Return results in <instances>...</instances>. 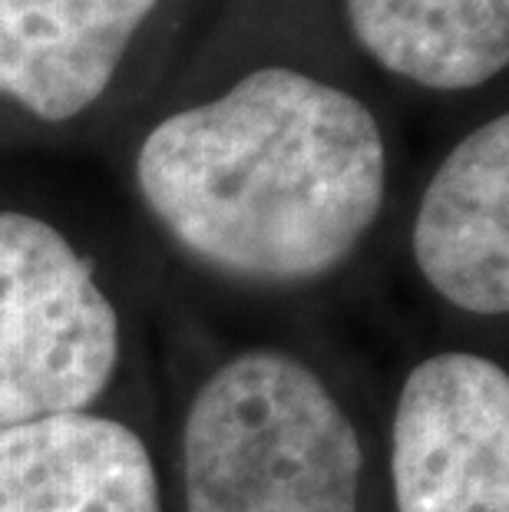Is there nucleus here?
<instances>
[{
    "label": "nucleus",
    "instance_id": "obj_7",
    "mask_svg": "<svg viewBox=\"0 0 509 512\" xmlns=\"http://www.w3.org/2000/svg\"><path fill=\"white\" fill-rule=\"evenodd\" d=\"M159 0H0V100L47 126L103 100Z\"/></svg>",
    "mask_w": 509,
    "mask_h": 512
},
{
    "label": "nucleus",
    "instance_id": "obj_2",
    "mask_svg": "<svg viewBox=\"0 0 509 512\" xmlns=\"http://www.w3.org/2000/svg\"><path fill=\"white\" fill-rule=\"evenodd\" d=\"M162 470L169 512H384V433L361 387L285 337L192 374Z\"/></svg>",
    "mask_w": 509,
    "mask_h": 512
},
{
    "label": "nucleus",
    "instance_id": "obj_5",
    "mask_svg": "<svg viewBox=\"0 0 509 512\" xmlns=\"http://www.w3.org/2000/svg\"><path fill=\"white\" fill-rule=\"evenodd\" d=\"M410 258L440 308L460 321L506 328L509 116L470 129L433 169L410 225Z\"/></svg>",
    "mask_w": 509,
    "mask_h": 512
},
{
    "label": "nucleus",
    "instance_id": "obj_8",
    "mask_svg": "<svg viewBox=\"0 0 509 512\" xmlns=\"http://www.w3.org/2000/svg\"><path fill=\"white\" fill-rule=\"evenodd\" d=\"M357 43L387 73L467 93L509 63V0H344Z\"/></svg>",
    "mask_w": 509,
    "mask_h": 512
},
{
    "label": "nucleus",
    "instance_id": "obj_1",
    "mask_svg": "<svg viewBox=\"0 0 509 512\" xmlns=\"http://www.w3.org/2000/svg\"><path fill=\"white\" fill-rule=\"evenodd\" d=\"M133 179L149 219L202 275L298 294L361 255L387 205L391 152L361 96L295 67H258L162 116Z\"/></svg>",
    "mask_w": 509,
    "mask_h": 512
},
{
    "label": "nucleus",
    "instance_id": "obj_6",
    "mask_svg": "<svg viewBox=\"0 0 509 512\" xmlns=\"http://www.w3.org/2000/svg\"><path fill=\"white\" fill-rule=\"evenodd\" d=\"M0 512H169L162 456L113 410L0 427Z\"/></svg>",
    "mask_w": 509,
    "mask_h": 512
},
{
    "label": "nucleus",
    "instance_id": "obj_4",
    "mask_svg": "<svg viewBox=\"0 0 509 512\" xmlns=\"http://www.w3.org/2000/svg\"><path fill=\"white\" fill-rule=\"evenodd\" d=\"M381 433L384 512H509V374L493 354L417 357Z\"/></svg>",
    "mask_w": 509,
    "mask_h": 512
},
{
    "label": "nucleus",
    "instance_id": "obj_3",
    "mask_svg": "<svg viewBox=\"0 0 509 512\" xmlns=\"http://www.w3.org/2000/svg\"><path fill=\"white\" fill-rule=\"evenodd\" d=\"M136 324L100 261L57 222L0 209V427L126 413Z\"/></svg>",
    "mask_w": 509,
    "mask_h": 512
}]
</instances>
